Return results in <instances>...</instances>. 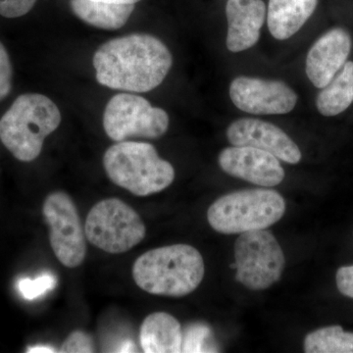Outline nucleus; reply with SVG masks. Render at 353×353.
<instances>
[{
  "label": "nucleus",
  "instance_id": "393cba45",
  "mask_svg": "<svg viewBox=\"0 0 353 353\" xmlns=\"http://www.w3.org/2000/svg\"><path fill=\"white\" fill-rule=\"evenodd\" d=\"M336 281L341 294L353 299V265L341 267L336 271Z\"/></svg>",
  "mask_w": 353,
  "mask_h": 353
},
{
  "label": "nucleus",
  "instance_id": "a211bd4d",
  "mask_svg": "<svg viewBox=\"0 0 353 353\" xmlns=\"http://www.w3.org/2000/svg\"><path fill=\"white\" fill-rule=\"evenodd\" d=\"M353 103V62H345L341 71L323 88L316 106L322 115L333 117L347 110Z\"/></svg>",
  "mask_w": 353,
  "mask_h": 353
},
{
  "label": "nucleus",
  "instance_id": "f257e3e1",
  "mask_svg": "<svg viewBox=\"0 0 353 353\" xmlns=\"http://www.w3.org/2000/svg\"><path fill=\"white\" fill-rule=\"evenodd\" d=\"M97 82L112 90L148 92L168 75L173 58L168 48L150 34L110 39L94 55Z\"/></svg>",
  "mask_w": 353,
  "mask_h": 353
},
{
  "label": "nucleus",
  "instance_id": "ddd939ff",
  "mask_svg": "<svg viewBox=\"0 0 353 353\" xmlns=\"http://www.w3.org/2000/svg\"><path fill=\"white\" fill-rule=\"evenodd\" d=\"M350 34L336 28L323 34L309 50L306 75L316 88H323L336 77L347 62L352 50Z\"/></svg>",
  "mask_w": 353,
  "mask_h": 353
},
{
  "label": "nucleus",
  "instance_id": "6ab92c4d",
  "mask_svg": "<svg viewBox=\"0 0 353 353\" xmlns=\"http://www.w3.org/2000/svg\"><path fill=\"white\" fill-rule=\"evenodd\" d=\"M306 353H353V333L341 326L318 329L304 339Z\"/></svg>",
  "mask_w": 353,
  "mask_h": 353
},
{
  "label": "nucleus",
  "instance_id": "20e7f679",
  "mask_svg": "<svg viewBox=\"0 0 353 353\" xmlns=\"http://www.w3.org/2000/svg\"><path fill=\"white\" fill-rule=\"evenodd\" d=\"M103 166L111 182L138 196L162 192L175 179L174 167L150 143L120 141L104 153Z\"/></svg>",
  "mask_w": 353,
  "mask_h": 353
},
{
  "label": "nucleus",
  "instance_id": "b1692460",
  "mask_svg": "<svg viewBox=\"0 0 353 353\" xmlns=\"http://www.w3.org/2000/svg\"><path fill=\"white\" fill-rule=\"evenodd\" d=\"M37 0H0V15L6 18H19L34 8Z\"/></svg>",
  "mask_w": 353,
  "mask_h": 353
},
{
  "label": "nucleus",
  "instance_id": "0eeeda50",
  "mask_svg": "<svg viewBox=\"0 0 353 353\" xmlns=\"http://www.w3.org/2000/svg\"><path fill=\"white\" fill-rule=\"evenodd\" d=\"M234 259L236 280L252 290L268 289L280 280L285 269L282 248L266 230L240 234L234 243Z\"/></svg>",
  "mask_w": 353,
  "mask_h": 353
},
{
  "label": "nucleus",
  "instance_id": "1a4fd4ad",
  "mask_svg": "<svg viewBox=\"0 0 353 353\" xmlns=\"http://www.w3.org/2000/svg\"><path fill=\"white\" fill-rule=\"evenodd\" d=\"M44 220L50 227L51 248L60 263L77 268L87 254L85 234L78 209L65 192H53L44 199Z\"/></svg>",
  "mask_w": 353,
  "mask_h": 353
},
{
  "label": "nucleus",
  "instance_id": "423d86ee",
  "mask_svg": "<svg viewBox=\"0 0 353 353\" xmlns=\"http://www.w3.org/2000/svg\"><path fill=\"white\" fill-rule=\"evenodd\" d=\"M85 234L92 245L111 254L129 252L145 238L146 228L134 209L119 199L97 202L88 212Z\"/></svg>",
  "mask_w": 353,
  "mask_h": 353
},
{
  "label": "nucleus",
  "instance_id": "4be33fe9",
  "mask_svg": "<svg viewBox=\"0 0 353 353\" xmlns=\"http://www.w3.org/2000/svg\"><path fill=\"white\" fill-rule=\"evenodd\" d=\"M13 68L6 46L0 41V101L10 94L12 88Z\"/></svg>",
  "mask_w": 353,
  "mask_h": 353
},
{
  "label": "nucleus",
  "instance_id": "9b49d317",
  "mask_svg": "<svg viewBox=\"0 0 353 353\" xmlns=\"http://www.w3.org/2000/svg\"><path fill=\"white\" fill-rule=\"evenodd\" d=\"M218 162L225 173L261 187H275L285 179V171L278 158L252 146L225 148Z\"/></svg>",
  "mask_w": 353,
  "mask_h": 353
},
{
  "label": "nucleus",
  "instance_id": "bb28decb",
  "mask_svg": "<svg viewBox=\"0 0 353 353\" xmlns=\"http://www.w3.org/2000/svg\"><path fill=\"white\" fill-rule=\"evenodd\" d=\"M97 1L109 2V3H118V4H136L137 2L141 0H97Z\"/></svg>",
  "mask_w": 353,
  "mask_h": 353
},
{
  "label": "nucleus",
  "instance_id": "2eb2a0df",
  "mask_svg": "<svg viewBox=\"0 0 353 353\" xmlns=\"http://www.w3.org/2000/svg\"><path fill=\"white\" fill-rule=\"evenodd\" d=\"M182 341L181 324L169 313H152L141 324L139 343L143 352H182Z\"/></svg>",
  "mask_w": 353,
  "mask_h": 353
},
{
  "label": "nucleus",
  "instance_id": "4468645a",
  "mask_svg": "<svg viewBox=\"0 0 353 353\" xmlns=\"http://www.w3.org/2000/svg\"><path fill=\"white\" fill-rule=\"evenodd\" d=\"M266 12L262 0H228V50L241 52L254 46L259 41Z\"/></svg>",
  "mask_w": 353,
  "mask_h": 353
},
{
  "label": "nucleus",
  "instance_id": "7ed1b4c3",
  "mask_svg": "<svg viewBox=\"0 0 353 353\" xmlns=\"http://www.w3.org/2000/svg\"><path fill=\"white\" fill-rule=\"evenodd\" d=\"M61 123V113L50 97L20 95L0 119V141L16 159L31 162L43 150L44 139Z\"/></svg>",
  "mask_w": 353,
  "mask_h": 353
},
{
  "label": "nucleus",
  "instance_id": "dca6fc26",
  "mask_svg": "<svg viewBox=\"0 0 353 353\" xmlns=\"http://www.w3.org/2000/svg\"><path fill=\"white\" fill-rule=\"evenodd\" d=\"M318 0H269L267 23L272 36L285 41L296 34L314 13Z\"/></svg>",
  "mask_w": 353,
  "mask_h": 353
},
{
  "label": "nucleus",
  "instance_id": "39448f33",
  "mask_svg": "<svg viewBox=\"0 0 353 353\" xmlns=\"http://www.w3.org/2000/svg\"><path fill=\"white\" fill-rule=\"evenodd\" d=\"M285 202L268 189L238 190L221 196L209 208L208 219L220 234H234L266 230L284 216Z\"/></svg>",
  "mask_w": 353,
  "mask_h": 353
},
{
  "label": "nucleus",
  "instance_id": "9d476101",
  "mask_svg": "<svg viewBox=\"0 0 353 353\" xmlns=\"http://www.w3.org/2000/svg\"><path fill=\"white\" fill-rule=\"evenodd\" d=\"M230 97L240 110L255 115L290 113L297 102V94L285 83L246 76L232 82Z\"/></svg>",
  "mask_w": 353,
  "mask_h": 353
},
{
  "label": "nucleus",
  "instance_id": "6e6552de",
  "mask_svg": "<svg viewBox=\"0 0 353 353\" xmlns=\"http://www.w3.org/2000/svg\"><path fill=\"white\" fill-rule=\"evenodd\" d=\"M103 128L109 138L117 143L132 138L158 139L168 130L169 116L143 97L119 94L106 105Z\"/></svg>",
  "mask_w": 353,
  "mask_h": 353
},
{
  "label": "nucleus",
  "instance_id": "412c9836",
  "mask_svg": "<svg viewBox=\"0 0 353 353\" xmlns=\"http://www.w3.org/2000/svg\"><path fill=\"white\" fill-rule=\"evenodd\" d=\"M57 285V278L52 274H43L39 278L31 280V279H23L19 282L18 288L21 294L28 301H32L37 297L43 296L48 290H52Z\"/></svg>",
  "mask_w": 353,
  "mask_h": 353
},
{
  "label": "nucleus",
  "instance_id": "f3484780",
  "mask_svg": "<svg viewBox=\"0 0 353 353\" xmlns=\"http://www.w3.org/2000/svg\"><path fill=\"white\" fill-rule=\"evenodd\" d=\"M72 11L79 19L102 30L120 29L134 12V4L109 3L97 0H71Z\"/></svg>",
  "mask_w": 353,
  "mask_h": 353
},
{
  "label": "nucleus",
  "instance_id": "aec40b11",
  "mask_svg": "<svg viewBox=\"0 0 353 353\" xmlns=\"http://www.w3.org/2000/svg\"><path fill=\"white\" fill-rule=\"evenodd\" d=\"M211 331L205 325H190L183 333L182 352H211Z\"/></svg>",
  "mask_w": 353,
  "mask_h": 353
},
{
  "label": "nucleus",
  "instance_id": "a878e982",
  "mask_svg": "<svg viewBox=\"0 0 353 353\" xmlns=\"http://www.w3.org/2000/svg\"><path fill=\"white\" fill-rule=\"evenodd\" d=\"M27 352H57V350L48 347H30L29 350H27Z\"/></svg>",
  "mask_w": 353,
  "mask_h": 353
},
{
  "label": "nucleus",
  "instance_id": "f8f14e48",
  "mask_svg": "<svg viewBox=\"0 0 353 353\" xmlns=\"http://www.w3.org/2000/svg\"><path fill=\"white\" fill-rule=\"evenodd\" d=\"M227 138L234 146L259 148L285 163L297 164L301 160L296 143L280 128L265 121L253 118L234 121L228 128Z\"/></svg>",
  "mask_w": 353,
  "mask_h": 353
},
{
  "label": "nucleus",
  "instance_id": "cd10ccee",
  "mask_svg": "<svg viewBox=\"0 0 353 353\" xmlns=\"http://www.w3.org/2000/svg\"><path fill=\"white\" fill-rule=\"evenodd\" d=\"M230 267H231L232 269H234V270H236V268H238V265H236V262L234 263H232L230 265Z\"/></svg>",
  "mask_w": 353,
  "mask_h": 353
},
{
  "label": "nucleus",
  "instance_id": "f03ea898",
  "mask_svg": "<svg viewBox=\"0 0 353 353\" xmlns=\"http://www.w3.org/2000/svg\"><path fill=\"white\" fill-rule=\"evenodd\" d=\"M202 255L194 246L154 248L134 261L132 278L141 290L155 296L181 297L192 294L204 277Z\"/></svg>",
  "mask_w": 353,
  "mask_h": 353
},
{
  "label": "nucleus",
  "instance_id": "5701e85b",
  "mask_svg": "<svg viewBox=\"0 0 353 353\" xmlns=\"http://www.w3.org/2000/svg\"><path fill=\"white\" fill-rule=\"evenodd\" d=\"M94 343L90 334L82 331L70 334L62 345L61 352H94Z\"/></svg>",
  "mask_w": 353,
  "mask_h": 353
}]
</instances>
